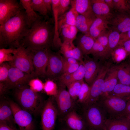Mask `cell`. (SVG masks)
Here are the masks:
<instances>
[{
	"instance_id": "obj_36",
	"label": "cell",
	"mask_w": 130,
	"mask_h": 130,
	"mask_svg": "<svg viewBox=\"0 0 130 130\" xmlns=\"http://www.w3.org/2000/svg\"><path fill=\"white\" fill-rule=\"evenodd\" d=\"M17 48H0V65L4 62L12 61L13 59L14 54Z\"/></svg>"
},
{
	"instance_id": "obj_52",
	"label": "cell",
	"mask_w": 130,
	"mask_h": 130,
	"mask_svg": "<svg viewBox=\"0 0 130 130\" xmlns=\"http://www.w3.org/2000/svg\"><path fill=\"white\" fill-rule=\"evenodd\" d=\"M45 7L48 13H52V0H43Z\"/></svg>"
},
{
	"instance_id": "obj_39",
	"label": "cell",
	"mask_w": 130,
	"mask_h": 130,
	"mask_svg": "<svg viewBox=\"0 0 130 130\" xmlns=\"http://www.w3.org/2000/svg\"><path fill=\"white\" fill-rule=\"evenodd\" d=\"M90 87L86 83H83L77 99L78 101L84 104L87 99L90 93Z\"/></svg>"
},
{
	"instance_id": "obj_4",
	"label": "cell",
	"mask_w": 130,
	"mask_h": 130,
	"mask_svg": "<svg viewBox=\"0 0 130 130\" xmlns=\"http://www.w3.org/2000/svg\"><path fill=\"white\" fill-rule=\"evenodd\" d=\"M106 111L97 102L85 107L84 121L87 127L96 130H105L107 118Z\"/></svg>"
},
{
	"instance_id": "obj_32",
	"label": "cell",
	"mask_w": 130,
	"mask_h": 130,
	"mask_svg": "<svg viewBox=\"0 0 130 130\" xmlns=\"http://www.w3.org/2000/svg\"><path fill=\"white\" fill-rule=\"evenodd\" d=\"M128 57L127 52L123 47L118 45L111 53L110 58L113 64L117 65L125 61Z\"/></svg>"
},
{
	"instance_id": "obj_14",
	"label": "cell",
	"mask_w": 130,
	"mask_h": 130,
	"mask_svg": "<svg viewBox=\"0 0 130 130\" xmlns=\"http://www.w3.org/2000/svg\"><path fill=\"white\" fill-rule=\"evenodd\" d=\"M104 61H97L88 55L84 56V78L86 83L89 86L92 84L96 78Z\"/></svg>"
},
{
	"instance_id": "obj_58",
	"label": "cell",
	"mask_w": 130,
	"mask_h": 130,
	"mask_svg": "<svg viewBox=\"0 0 130 130\" xmlns=\"http://www.w3.org/2000/svg\"><path fill=\"white\" fill-rule=\"evenodd\" d=\"M129 6V14L130 15V0H128Z\"/></svg>"
},
{
	"instance_id": "obj_55",
	"label": "cell",
	"mask_w": 130,
	"mask_h": 130,
	"mask_svg": "<svg viewBox=\"0 0 130 130\" xmlns=\"http://www.w3.org/2000/svg\"><path fill=\"white\" fill-rule=\"evenodd\" d=\"M109 7L110 9H114V4L113 0H104Z\"/></svg>"
},
{
	"instance_id": "obj_56",
	"label": "cell",
	"mask_w": 130,
	"mask_h": 130,
	"mask_svg": "<svg viewBox=\"0 0 130 130\" xmlns=\"http://www.w3.org/2000/svg\"><path fill=\"white\" fill-rule=\"evenodd\" d=\"M125 116L127 118L130 126V114Z\"/></svg>"
},
{
	"instance_id": "obj_33",
	"label": "cell",
	"mask_w": 130,
	"mask_h": 130,
	"mask_svg": "<svg viewBox=\"0 0 130 130\" xmlns=\"http://www.w3.org/2000/svg\"><path fill=\"white\" fill-rule=\"evenodd\" d=\"M108 96L129 99L130 98V86L118 83L113 90Z\"/></svg>"
},
{
	"instance_id": "obj_26",
	"label": "cell",
	"mask_w": 130,
	"mask_h": 130,
	"mask_svg": "<svg viewBox=\"0 0 130 130\" xmlns=\"http://www.w3.org/2000/svg\"><path fill=\"white\" fill-rule=\"evenodd\" d=\"M20 3L25 11L30 28L36 21L42 17L37 14L34 10L32 0H20Z\"/></svg>"
},
{
	"instance_id": "obj_18",
	"label": "cell",
	"mask_w": 130,
	"mask_h": 130,
	"mask_svg": "<svg viewBox=\"0 0 130 130\" xmlns=\"http://www.w3.org/2000/svg\"><path fill=\"white\" fill-rule=\"evenodd\" d=\"M60 52L64 57L72 58L80 63H83L84 56L79 49L74 45L73 42H63L60 47Z\"/></svg>"
},
{
	"instance_id": "obj_25",
	"label": "cell",
	"mask_w": 130,
	"mask_h": 130,
	"mask_svg": "<svg viewBox=\"0 0 130 130\" xmlns=\"http://www.w3.org/2000/svg\"><path fill=\"white\" fill-rule=\"evenodd\" d=\"M120 33L112 28L110 29L108 44L105 51V59H109L113 50L118 45L120 40Z\"/></svg>"
},
{
	"instance_id": "obj_24",
	"label": "cell",
	"mask_w": 130,
	"mask_h": 130,
	"mask_svg": "<svg viewBox=\"0 0 130 130\" xmlns=\"http://www.w3.org/2000/svg\"><path fill=\"white\" fill-rule=\"evenodd\" d=\"M95 40L88 34H82L78 38L77 46L84 56L88 55L89 54Z\"/></svg>"
},
{
	"instance_id": "obj_40",
	"label": "cell",
	"mask_w": 130,
	"mask_h": 130,
	"mask_svg": "<svg viewBox=\"0 0 130 130\" xmlns=\"http://www.w3.org/2000/svg\"><path fill=\"white\" fill-rule=\"evenodd\" d=\"M27 85L30 89L36 93L40 92L44 89V83L40 80L36 78L31 79Z\"/></svg>"
},
{
	"instance_id": "obj_23",
	"label": "cell",
	"mask_w": 130,
	"mask_h": 130,
	"mask_svg": "<svg viewBox=\"0 0 130 130\" xmlns=\"http://www.w3.org/2000/svg\"><path fill=\"white\" fill-rule=\"evenodd\" d=\"M60 0H52V13L54 19V32L52 46L56 48H60L62 43L60 36L58 26V7Z\"/></svg>"
},
{
	"instance_id": "obj_6",
	"label": "cell",
	"mask_w": 130,
	"mask_h": 130,
	"mask_svg": "<svg viewBox=\"0 0 130 130\" xmlns=\"http://www.w3.org/2000/svg\"><path fill=\"white\" fill-rule=\"evenodd\" d=\"M54 97L50 96L44 104L41 111V124L42 130H53L58 115Z\"/></svg>"
},
{
	"instance_id": "obj_9",
	"label": "cell",
	"mask_w": 130,
	"mask_h": 130,
	"mask_svg": "<svg viewBox=\"0 0 130 130\" xmlns=\"http://www.w3.org/2000/svg\"><path fill=\"white\" fill-rule=\"evenodd\" d=\"M29 49L32 56L35 77L46 76L50 48L38 50Z\"/></svg>"
},
{
	"instance_id": "obj_28",
	"label": "cell",
	"mask_w": 130,
	"mask_h": 130,
	"mask_svg": "<svg viewBox=\"0 0 130 130\" xmlns=\"http://www.w3.org/2000/svg\"><path fill=\"white\" fill-rule=\"evenodd\" d=\"M0 122L6 123L12 127V123H15L9 102L2 101L0 103Z\"/></svg>"
},
{
	"instance_id": "obj_1",
	"label": "cell",
	"mask_w": 130,
	"mask_h": 130,
	"mask_svg": "<svg viewBox=\"0 0 130 130\" xmlns=\"http://www.w3.org/2000/svg\"><path fill=\"white\" fill-rule=\"evenodd\" d=\"M30 28L23 9L0 26L1 48L8 46L16 49Z\"/></svg>"
},
{
	"instance_id": "obj_43",
	"label": "cell",
	"mask_w": 130,
	"mask_h": 130,
	"mask_svg": "<svg viewBox=\"0 0 130 130\" xmlns=\"http://www.w3.org/2000/svg\"><path fill=\"white\" fill-rule=\"evenodd\" d=\"M11 66L8 62H4L0 65V82H4L7 80Z\"/></svg>"
},
{
	"instance_id": "obj_29",
	"label": "cell",
	"mask_w": 130,
	"mask_h": 130,
	"mask_svg": "<svg viewBox=\"0 0 130 130\" xmlns=\"http://www.w3.org/2000/svg\"><path fill=\"white\" fill-rule=\"evenodd\" d=\"M78 30L75 26L65 25L62 26L59 31L63 42H73L77 38Z\"/></svg>"
},
{
	"instance_id": "obj_3",
	"label": "cell",
	"mask_w": 130,
	"mask_h": 130,
	"mask_svg": "<svg viewBox=\"0 0 130 130\" xmlns=\"http://www.w3.org/2000/svg\"><path fill=\"white\" fill-rule=\"evenodd\" d=\"M14 94L22 109L35 115L41 112L44 104L43 98L27 84L15 89Z\"/></svg>"
},
{
	"instance_id": "obj_11",
	"label": "cell",
	"mask_w": 130,
	"mask_h": 130,
	"mask_svg": "<svg viewBox=\"0 0 130 130\" xmlns=\"http://www.w3.org/2000/svg\"><path fill=\"white\" fill-rule=\"evenodd\" d=\"M100 99L101 105L111 116L121 115L125 110L129 99L109 96Z\"/></svg>"
},
{
	"instance_id": "obj_5",
	"label": "cell",
	"mask_w": 130,
	"mask_h": 130,
	"mask_svg": "<svg viewBox=\"0 0 130 130\" xmlns=\"http://www.w3.org/2000/svg\"><path fill=\"white\" fill-rule=\"evenodd\" d=\"M8 62L11 66L34 75L32 58L29 49L20 46L14 54L13 60Z\"/></svg>"
},
{
	"instance_id": "obj_2",
	"label": "cell",
	"mask_w": 130,
	"mask_h": 130,
	"mask_svg": "<svg viewBox=\"0 0 130 130\" xmlns=\"http://www.w3.org/2000/svg\"><path fill=\"white\" fill-rule=\"evenodd\" d=\"M54 32V27L42 17L32 24L21 40L20 46L34 50L49 48L52 45Z\"/></svg>"
},
{
	"instance_id": "obj_44",
	"label": "cell",
	"mask_w": 130,
	"mask_h": 130,
	"mask_svg": "<svg viewBox=\"0 0 130 130\" xmlns=\"http://www.w3.org/2000/svg\"><path fill=\"white\" fill-rule=\"evenodd\" d=\"M70 6L71 0H60L58 7L59 17L68 11L70 9Z\"/></svg>"
},
{
	"instance_id": "obj_19",
	"label": "cell",
	"mask_w": 130,
	"mask_h": 130,
	"mask_svg": "<svg viewBox=\"0 0 130 130\" xmlns=\"http://www.w3.org/2000/svg\"><path fill=\"white\" fill-rule=\"evenodd\" d=\"M64 119L71 130H87V127L85 121L73 110L69 112Z\"/></svg>"
},
{
	"instance_id": "obj_54",
	"label": "cell",
	"mask_w": 130,
	"mask_h": 130,
	"mask_svg": "<svg viewBox=\"0 0 130 130\" xmlns=\"http://www.w3.org/2000/svg\"><path fill=\"white\" fill-rule=\"evenodd\" d=\"M8 89L4 83L0 82V94L1 96L4 94Z\"/></svg>"
},
{
	"instance_id": "obj_22",
	"label": "cell",
	"mask_w": 130,
	"mask_h": 130,
	"mask_svg": "<svg viewBox=\"0 0 130 130\" xmlns=\"http://www.w3.org/2000/svg\"><path fill=\"white\" fill-rule=\"evenodd\" d=\"M71 7L79 14L88 17H96L93 12L91 0H71Z\"/></svg>"
},
{
	"instance_id": "obj_35",
	"label": "cell",
	"mask_w": 130,
	"mask_h": 130,
	"mask_svg": "<svg viewBox=\"0 0 130 130\" xmlns=\"http://www.w3.org/2000/svg\"><path fill=\"white\" fill-rule=\"evenodd\" d=\"M84 80L72 82L66 86L68 91L72 99L75 101L77 99L78 94Z\"/></svg>"
},
{
	"instance_id": "obj_57",
	"label": "cell",
	"mask_w": 130,
	"mask_h": 130,
	"mask_svg": "<svg viewBox=\"0 0 130 130\" xmlns=\"http://www.w3.org/2000/svg\"><path fill=\"white\" fill-rule=\"evenodd\" d=\"M127 60L130 69V58L128 57L127 59Z\"/></svg>"
},
{
	"instance_id": "obj_7",
	"label": "cell",
	"mask_w": 130,
	"mask_h": 130,
	"mask_svg": "<svg viewBox=\"0 0 130 130\" xmlns=\"http://www.w3.org/2000/svg\"><path fill=\"white\" fill-rule=\"evenodd\" d=\"M14 122L20 130H33L34 125L31 114L22 109L15 102H9Z\"/></svg>"
},
{
	"instance_id": "obj_21",
	"label": "cell",
	"mask_w": 130,
	"mask_h": 130,
	"mask_svg": "<svg viewBox=\"0 0 130 130\" xmlns=\"http://www.w3.org/2000/svg\"><path fill=\"white\" fill-rule=\"evenodd\" d=\"M108 20L106 18L97 17L87 33L96 40L103 32L109 29Z\"/></svg>"
},
{
	"instance_id": "obj_51",
	"label": "cell",
	"mask_w": 130,
	"mask_h": 130,
	"mask_svg": "<svg viewBox=\"0 0 130 130\" xmlns=\"http://www.w3.org/2000/svg\"><path fill=\"white\" fill-rule=\"evenodd\" d=\"M0 130H15L13 127L6 123L0 122Z\"/></svg>"
},
{
	"instance_id": "obj_8",
	"label": "cell",
	"mask_w": 130,
	"mask_h": 130,
	"mask_svg": "<svg viewBox=\"0 0 130 130\" xmlns=\"http://www.w3.org/2000/svg\"><path fill=\"white\" fill-rule=\"evenodd\" d=\"M64 66L63 57L50 50L46 76L49 79L58 81L64 73Z\"/></svg>"
},
{
	"instance_id": "obj_16",
	"label": "cell",
	"mask_w": 130,
	"mask_h": 130,
	"mask_svg": "<svg viewBox=\"0 0 130 130\" xmlns=\"http://www.w3.org/2000/svg\"><path fill=\"white\" fill-rule=\"evenodd\" d=\"M118 83L117 65L113 64L106 75L99 99L108 96L113 90Z\"/></svg>"
},
{
	"instance_id": "obj_12",
	"label": "cell",
	"mask_w": 130,
	"mask_h": 130,
	"mask_svg": "<svg viewBox=\"0 0 130 130\" xmlns=\"http://www.w3.org/2000/svg\"><path fill=\"white\" fill-rule=\"evenodd\" d=\"M65 87L59 86L57 95L54 97L58 111V115L64 119L66 115L73 110L74 101Z\"/></svg>"
},
{
	"instance_id": "obj_13",
	"label": "cell",
	"mask_w": 130,
	"mask_h": 130,
	"mask_svg": "<svg viewBox=\"0 0 130 130\" xmlns=\"http://www.w3.org/2000/svg\"><path fill=\"white\" fill-rule=\"evenodd\" d=\"M23 9L20 3L16 0H0V25L15 16Z\"/></svg>"
},
{
	"instance_id": "obj_31",
	"label": "cell",
	"mask_w": 130,
	"mask_h": 130,
	"mask_svg": "<svg viewBox=\"0 0 130 130\" xmlns=\"http://www.w3.org/2000/svg\"><path fill=\"white\" fill-rule=\"evenodd\" d=\"M96 18L88 17L79 14L76 19L75 26L82 34H87Z\"/></svg>"
},
{
	"instance_id": "obj_50",
	"label": "cell",
	"mask_w": 130,
	"mask_h": 130,
	"mask_svg": "<svg viewBox=\"0 0 130 130\" xmlns=\"http://www.w3.org/2000/svg\"><path fill=\"white\" fill-rule=\"evenodd\" d=\"M130 39V29L125 32L120 33V38L119 44Z\"/></svg>"
},
{
	"instance_id": "obj_47",
	"label": "cell",
	"mask_w": 130,
	"mask_h": 130,
	"mask_svg": "<svg viewBox=\"0 0 130 130\" xmlns=\"http://www.w3.org/2000/svg\"><path fill=\"white\" fill-rule=\"evenodd\" d=\"M80 63L71 65L64 64V73L71 74L78 69Z\"/></svg>"
},
{
	"instance_id": "obj_45",
	"label": "cell",
	"mask_w": 130,
	"mask_h": 130,
	"mask_svg": "<svg viewBox=\"0 0 130 130\" xmlns=\"http://www.w3.org/2000/svg\"><path fill=\"white\" fill-rule=\"evenodd\" d=\"M107 29L102 33L96 40L104 47L105 50L108 44V37L110 31V29L108 30Z\"/></svg>"
},
{
	"instance_id": "obj_17",
	"label": "cell",
	"mask_w": 130,
	"mask_h": 130,
	"mask_svg": "<svg viewBox=\"0 0 130 130\" xmlns=\"http://www.w3.org/2000/svg\"><path fill=\"white\" fill-rule=\"evenodd\" d=\"M105 130H130V126L125 116H111L106 120Z\"/></svg>"
},
{
	"instance_id": "obj_48",
	"label": "cell",
	"mask_w": 130,
	"mask_h": 130,
	"mask_svg": "<svg viewBox=\"0 0 130 130\" xmlns=\"http://www.w3.org/2000/svg\"><path fill=\"white\" fill-rule=\"evenodd\" d=\"M118 45L123 47L127 52L129 57L130 58V39L119 43Z\"/></svg>"
},
{
	"instance_id": "obj_34",
	"label": "cell",
	"mask_w": 130,
	"mask_h": 130,
	"mask_svg": "<svg viewBox=\"0 0 130 130\" xmlns=\"http://www.w3.org/2000/svg\"><path fill=\"white\" fill-rule=\"evenodd\" d=\"M105 51L104 47L96 40L89 54H91L95 59L104 62L106 60Z\"/></svg>"
},
{
	"instance_id": "obj_42",
	"label": "cell",
	"mask_w": 130,
	"mask_h": 130,
	"mask_svg": "<svg viewBox=\"0 0 130 130\" xmlns=\"http://www.w3.org/2000/svg\"><path fill=\"white\" fill-rule=\"evenodd\" d=\"M83 63H80L78 69L72 74V78L70 83L74 81L83 80L84 78L85 71Z\"/></svg>"
},
{
	"instance_id": "obj_38",
	"label": "cell",
	"mask_w": 130,
	"mask_h": 130,
	"mask_svg": "<svg viewBox=\"0 0 130 130\" xmlns=\"http://www.w3.org/2000/svg\"><path fill=\"white\" fill-rule=\"evenodd\" d=\"M32 4L35 11L39 12L45 19L47 18L48 12L45 7L43 0H32Z\"/></svg>"
},
{
	"instance_id": "obj_10",
	"label": "cell",
	"mask_w": 130,
	"mask_h": 130,
	"mask_svg": "<svg viewBox=\"0 0 130 130\" xmlns=\"http://www.w3.org/2000/svg\"><path fill=\"white\" fill-rule=\"evenodd\" d=\"M34 78L36 77L32 74L27 73L11 66L8 78L3 83L8 89H15L27 85L31 79Z\"/></svg>"
},
{
	"instance_id": "obj_20",
	"label": "cell",
	"mask_w": 130,
	"mask_h": 130,
	"mask_svg": "<svg viewBox=\"0 0 130 130\" xmlns=\"http://www.w3.org/2000/svg\"><path fill=\"white\" fill-rule=\"evenodd\" d=\"M93 12L96 17H101L109 20L113 14L104 0H91Z\"/></svg>"
},
{
	"instance_id": "obj_27",
	"label": "cell",
	"mask_w": 130,
	"mask_h": 130,
	"mask_svg": "<svg viewBox=\"0 0 130 130\" xmlns=\"http://www.w3.org/2000/svg\"><path fill=\"white\" fill-rule=\"evenodd\" d=\"M117 65L118 83L130 86V69L127 59Z\"/></svg>"
},
{
	"instance_id": "obj_53",
	"label": "cell",
	"mask_w": 130,
	"mask_h": 130,
	"mask_svg": "<svg viewBox=\"0 0 130 130\" xmlns=\"http://www.w3.org/2000/svg\"><path fill=\"white\" fill-rule=\"evenodd\" d=\"M130 114V98L128 100L125 110L120 115L125 116Z\"/></svg>"
},
{
	"instance_id": "obj_49",
	"label": "cell",
	"mask_w": 130,
	"mask_h": 130,
	"mask_svg": "<svg viewBox=\"0 0 130 130\" xmlns=\"http://www.w3.org/2000/svg\"><path fill=\"white\" fill-rule=\"evenodd\" d=\"M63 58L64 64L71 65L80 63L77 60L72 58H66L63 56Z\"/></svg>"
},
{
	"instance_id": "obj_60",
	"label": "cell",
	"mask_w": 130,
	"mask_h": 130,
	"mask_svg": "<svg viewBox=\"0 0 130 130\" xmlns=\"http://www.w3.org/2000/svg\"><path fill=\"white\" fill-rule=\"evenodd\" d=\"M87 130H96L94 129L87 127Z\"/></svg>"
},
{
	"instance_id": "obj_30",
	"label": "cell",
	"mask_w": 130,
	"mask_h": 130,
	"mask_svg": "<svg viewBox=\"0 0 130 130\" xmlns=\"http://www.w3.org/2000/svg\"><path fill=\"white\" fill-rule=\"evenodd\" d=\"M78 15L75 9L71 7L68 11L59 17L58 29L64 25L75 26L76 19Z\"/></svg>"
},
{
	"instance_id": "obj_46",
	"label": "cell",
	"mask_w": 130,
	"mask_h": 130,
	"mask_svg": "<svg viewBox=\"0 0 130 130\" xmlns=\"http://www.w3.org/2000/svg\"><path fill=\"white\" fill-rule=\"evenodd\" d=\"M72 74L64 73L58 80L59 86L66 87L70 84L72 79Z\"/></svg>"
},
{
	"instance_id": "obj_59",
	"label": "cell",
	"mask_w": 130,
	"mask_h": 130,
	"mask_svg": "<svg viewBox=\"0 0 130 130\" xmlns=\"http://www.w3.org/2000/svg\"><path fill=\"white\" fill-rule=\"evenodd\" d=\"M61 130H72L69 129L64 128L61 129Z\"/></svg>"
},
{
	"instance_id": "obj_15",
	"label": "cell",
	"mask_w": 130,
	"mask_h": 130,
	"mask_svg": "<svg viewBox=\"0 0 130 130\" xmlns=\"http://www.w3.org/2000/svg\"><path fill=\"white\" fill-rule=\"evenodd\" d=\"M112 28L120 33L125 32L130 29V15L127 13H118L113 15L108 20Z\"/></svg>"
},
{
	"instance_id": "obj_41",
	"label": "cell",
	"mask_w": 130,
	"mask_h": 130,
	"mask_svg": "<svg viewBox=\"0 0 130 130\" xmlns=\"http://www.w3.org/2000/svg\"><path fill=\"white\" fill-rule=\"evenodd\" d=\"M113 1L114 4V9L119 13H127L129 14L128 0H113Z\"/></svg>"
},
{
	"instance_id": "obj_37",
	"label": "cell",
	"mask_w": 130,
	"mask_h": 130,
	"mask_svg": "<svg viewBox=\"0 0 130 130\" xmlns=\"http://www.w3.org/2000/svg\"><path fill=\"white\" fill-rule=\"evenodd\" d=\"M43 90L47 95L55 97L58 93V87L53 81L48 79L44 83Z\"/></svg>"
}]
</instances>
